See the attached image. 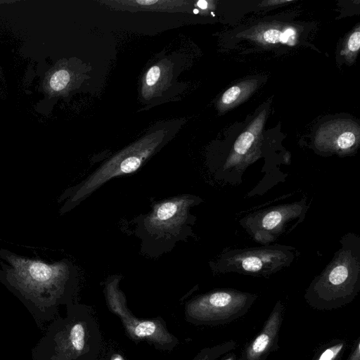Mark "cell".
Segmentation results:
<instances>
[{"mask_svg": "<svg viewBox=\"0 0 360 360\" xmlns=\"http://www.w3.org/2000/svg\"><path fill=\"white\" fill-rule=\"evenodd\" d=\"M202 201L194 195H180L154 203L150 212L139 216L135 233L143 251L158 257L190 236L195 220L191 208Z\"/></svg>", "mask_w": 360, "mask_h": 360, "instance_id": "277c9868", "label": "cell"}, {"mask_svg": "<svg viewBox=\"0 0 360 360\" xmlns=\"http://www.w3.org/2000/svg\"><path fill=\"white\" fill-rule=\"evenodd\" d=\"M222 360H239V357L233 353L228 352Z\"/></svg>", "mask_w": 360, "mask_h": 360, "instance_id": "ffe728a7", "label": "cell"}, {"mask_svg": "<svg viewBox=\"0 0 360 360\" xmlns=\"http://www.w3.org/2000/svg\"><path fill=\"white\" fill-rule=\"evenodd\" d=\"M307 208V200L302 199L254 212L241 219L239 223L254 240L269 245L302 222Z\"/></svg>", "mask_w": 360, "mask_h": 360, "instance_id": "9c48e42d", "label": "cell"}, {"mask_svg": "<svg viewBox=\"0 0 360 360\" xmlns=\"http://www.w3.org/2000/svg\"><path fill=\"white\" fill-rule=\"evenodd\" d=\"M293 34V30L290 29L286 30L283 33L277 30H268L264 32L262 38L268 43L275 44L278 41L285 43L288 41Z\"/></svg>", "mask_w": 360, "mask_h": 360, "instance_id": "e0dca14e", "label": "cell"}, {"mask_svg": "<svg viewBox=\"0 0 360 360\" xmlns=\"http://www.w3.org/2000/svg\"><path fill=\"white\" fill-rule=\"evenodd\" d=\"M288 2V1H266L267 4H282V3H286Z\"/></svg>", "mask_w": 360, "mask_h": 360, "instance_id": "603a6c76", "label": "cell"}, {"mask_svg": "<svg viewBox=\"0 0 360 360\" xmlns=\"http://www.w3.org/2000/svg\"><path fill=\"white\" fill-rule=\"evenodd\" d=\"M266 111L263 110L251 124L236 139L233 145V153L229 158L226 166H232L236 160L247 155L261 133L265 120Z\"/></svg>", "mask_w": 360, "mask_h": 360, "instance_id": "7c38bea8", "label": "cell"}, {"mask_svg": "<svg viewBox=\"0 0 360 360\" xmlns=\"http://www.w3.org/2000/svg\"><path fill=\"white\" fill-rule=\"evenodd\" d=\"M359 139V131L355 123L336 120L326 123L319 129L316 143L323 150L345 153L353 150Z\"/></svg>", "mask_w": 360, "mask_h": 360, "instance_id": "30bf717a", "label": "cell"}, {"mask_svg": "<svg viewBox=\"0 0 360 360\" xmlns=\"http://www.w3.org/2000/svg\"><path fill=\"white\" fill-rule=\"evenodd\" d=\"M346 347L344 340H336L321 349L315 360H340Z\"/></svg>", "mask_w": 360, "mask_h": 360, "instance_id": "2e32d148", "label": "cell"}, {"mask_svg": "<svg viewBox=\"0 0 360 360\" xmlns=\"http://www.w3.org/2000/svg\"><path fill=\"white\" fill-rule=\"evenodd\" d=\"M347 360H360V338H358Z\"/></svg>", "mask_w": 360, "mask_h": 360, "instance_id": "d6986e66", "label": "cell"}, {"mask_svg": "<svg viewBox=\"0 0 360 360\" xmlns=\"http://www.w3.org/2000/svg\"><path fill=\"white\" fill-rule=\"evenodd\" d=\"M297 255L298 251L292 246L263 245L225 250L210 262V266L214 273H235L268 278L290 266Z\"/></svg>", "mask_w": 360, "mask_h": 360, "instance_id": "8992f818", "label": "cell"}, {"mask_svg": "<svg viewBox=\"0 0 360 360\" xmlns=\"http://www.w3.org/2000/svg\"><path fill=\"white\" fill-rule=\"evenodd\" d=\"M110 360H125V359L120 354H114L110 357Z\"/></svg>", "mask_w": 360, "mask_h": 360, "instance_id": "7402d4cb", "label": "cell"}, {"mask_svg": "<svg viewBox=\"0 0 360 360\" xmlns=\"http://www.w3.org/2000/svg\"><path fill=\"white\" fill-rule=\"evenodd\" d=\"M102 338L92 310L81 304L67 305L33 348L32 360H97Z\"/></svg>", "mask_w": 360, "mask_h": 360, "instance_id": "7a4b0ae2", "label": "cell"}, {"mask_svg": "<svg viewBox=\"0 0 360 360\" xmlns=\"http://www.w3.org/2000/svg\"><path fill=\"white\" fill-rule=\"evenodd\" d=\"M360 47V32L357 28L349 37L347 43V51L350 53H356Z\"/></svg>", "mask_w": 360, "mask_h": 360, "instance_id": "ac0fdd59", "label": "cell"}, {"mask_svg": "<svg viewBox=\"0 0 360 360\" xmlns=\"http://www.w3.org/2000/svg\"><path fill=\"white\" fill-rule=\"evenodd\" d=\"M283 317V306L278 301L263 328L239 356V360H264L276 349Z\"/></svg>", "mask_w": 360, "mask_h": 360, "instance_id": "8fae6325", "label": "cell"}, {"mask_svg": "<svg viewBox=\"0 0 360 360\" xmlns=\"http://www.w3.org/2000/svg\"><path fill=\"white\" fill-rule=\"evenodd\" d=\"M72 80L71 72L65 68H56L47 74L44 79V86L51 95L57 94L65 91Z\"/></svg>", "mask_w": 360, "mask_h": 360, "instance_id": "5bb4252c", "label": "cell"}, {"mask_svg": "<svg viewBox=\"0 0 360 360\" xmlns=\"http://www.w3.org/2000/svg\"><path fill=\"white\" fill-rule=\"evenodd\" d=\"M257 81L250 79L242 82L227 89L219 101L220 112L226 111L246 99L257 88Z\"/></svg>", "mask_w": 360, "mask_h": 360, "instance_id": "4fadbf2b", "label": "cell"}, {"mask_svg": "<svg viewBox=\"0 0 360 360\" xmlns=\"http://www.w3.org/2000/svg\"><path fill=\"white\" fill-rule=\"evenodd\" d=\"M257 296L234 289H219L196 296L185 306V317L195 325H217L243 316Z\"/></svg>", "mask_w": 360, "mask_h": 360, "instance_id": "ba28073f", "label": "cell"}, {"mask_svg": "<svg viewBox=\"0 0 360 360\" xmlns=\"http://www.w3.org/2000/svg\"><path fill=\"white\" fill-rule=\"evenodd\" d=\"M171 135L166 128L153 130L105 161L91 174L61 195L60 212L65 214L88 198L107 181L131 174L165 145Z\"/></svg>", "mask_w": 360, "mask_h": 360, "instance_id": "5b68a950", "label": "cell"}, {"mask_svg": "<svg viewBox=\"0 0 360 360\" xmlns=\"http://www.w3.org/2000/svg\"><path fill=\"white\" fill-rule=\"evenodd\" d=\"M333 259L314 277L304 297L318 310H332L350 303L360 291V237L345 234Z\"/></svg>", "mask_w": 360, "mask_h": 360, "instance_id": "3957f363", "label": "cell"}, {"mask_svg": "<svg viewBox=\"0 0 360 360\" xmlns=\"http://www.w3.org/2000/svg\"><path fill=\"white\" fill-rule=\"evenodd\" d=\"M121 279L119 275L108 277L103 292L109 310L120 319L127 336L136 343L146 341L155 349L173 350L179 341L169 331L162 317L139 319L128 308L126 296L119 287Z\"/></svg>", "mask_w": 360, "mask_h": 360, "instance_id": "52a82bcc", "label": "cell"}, {"mask_svg": "<svg viewBox=\"0 0 360 360\" xmlns=\"http://www.w3.org/2000/svg\"><path fill=\"white\" fill-rule=\"evenodd\" d=\"M198 6L202 8L205 9L207 6L208 2L205 1H199L197 2Z\"/></svg>", "mask_w": 360, "mask_h": 360, "instance_id": "44dd1931", "label": "cell"}, {"mask_svg": "<svg viewBox=\"0 0 360 360\" xmlns=\"http://www.w3.org/2000/svg\"><path fill=\"white\" fill-rule=\"evenodd\" d=\"M0 281L39 320L55 318L61 304L72 303L77 278L69 261L47 263L1 250Z\"/></svg>", "mask_w": 360, "mask_h": 360, "instance_id": "6da1fadb", "label": "cell"}, {"mask_svg": "<svg viewBox=\"0 0 360 360\" xmlns=\"http://www.w3.org/2000/svg\"><path fill=\"white\" fill-rule=\"evenodd\" d=\"M237 346L235 341L231 340L212 347L202 349L191 360H217L228 352L233 350Z\"/></svg>", "mask_w": 360, "mask_h": 360, "instance_id": "9a60e30c", "label": "cell"}]
</instances>
